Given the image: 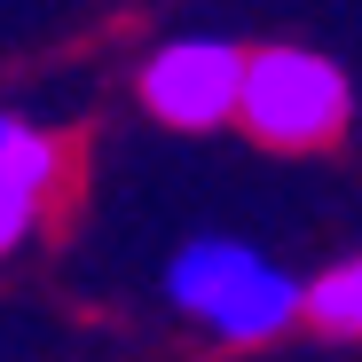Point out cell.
I'll return each mask as SVG.
<instances>
[{
    "mask_svg": "<svg viewBox=\"0 0 362 362\" xmlns=\"http://www.w3.org/2000/svg\"><path fill=\"white\" fill-rule=\"evenodd\" d=\"M245 64H252V47H236L221 32H173L142 55L134 103L173 134H221L245 110Z\"/></svg>",
    "mask_w": 362,
    "mask_h": 362,
    "instance_id": "obj_3",
    "label": "cell"
},
{
    "mask_svg": "<svg viewBox=\"0 0 362 362\" xmlns=\"http://www.w3.org/2000/svg\"><path fill=\"white\" fill-rule=\"evenodd\" d=\"M308 331H323L339 346H362V252L308 276Z\"/></svg>",
    "mask_w": 362,
    "mask_h": 362,
    "instance_id": "obj_5",
    "label": "cell"
},
{
    "mask_svg": "<svg viewBox=\"0 0 362 362\" xmlns=\"http://www.w3.org/2000/svg\"><path fill=\"white\" fill-rule=\"evenodd\" d=\"M165 308L221 346H268L308 323V284L252 236H181L165 260Z\"/></svg>",
    "mask_w": 362,
    "mask_h": 362,
    "instance_id": "obj_1",
    "label": "cell"
},
{
    "mask_svg": "<svg viewBox=\"0 0 362 362\" xmlns=\"http://www.w3.org/2000/svg\"><path fill=\"white\" fill-rule=\"evenodd\" d=\"M236 127H245L260 150H291V158L331 150L354 127V79L323 47L268 40L245 64V110H236Z\"/></svg>",
    "mask_w": 362,
    "mask_h": 362,
    "instance_id": "obj_2",
    "label": "cell"
},
{
    "mask_svg": "<svg viewBox=\"0 0 362 362\" xmlns=\"http://www.w3.org/2000/svg\"><path fill=\"white\" fill-rule=\"evenodd\" d=\"M71 197V142L24 110H0V268L24 260Z\"/></svg>",
    "mask_w": 362,
    "mask_h": 362,
    "instance_id": "obj_4",
    "label": "cell"
}]
</instances>
